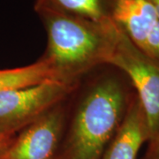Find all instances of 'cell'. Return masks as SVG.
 Returning a JSON list of instances; mask_svg holds the SVG:
<instances>
[{
    "instance_id": "7c38bea8",
    "label": "cell",
    "mask_w": 159,
    "mask_h": 159,
    "mask_svg": "<svg viewBox=\"0 0 159 159\" xmlns=\"http://www.w3.org/2000/svg\"><path fill=\"white\" fill-rule=\"evenodd\" d=\"M15 135L6 134L0 132V157L5 154L8 148L10 147Z\"/></svg>"
},
{
    "instance_id": "9c48e42d",
    "label": "cell",
    "mask_w": 159,
    "mask_h": 159,
    "mask_svg": "<svg viewBox=\"0 0 159 159\" xmlns=\"http://www.w3.org/2000/svg\"><path fill=\"white\" fill-rule=\"evenodd\" d=\"M34 10L52 11L102 22L108 20L106 0H35Z\"/></svg>"
},
{
    "instance_id": "5b68a950",
    "label": "cell",
    "mask_w": 159,
    "mask_h": 159,
    "mask_svg": "<svg viewBox=\"0 0 159 159\" xmlns=\"http://www.w3.org/2000/svg\"><path fill=\"white\" fill-rule=\"evenodd\" d=\"M66 119L65 102L17 134L0 159H55Z\"/></svg>"
},
{
    "instance_id": "52a82bcc",
    "label": "cell",
    "mask_w": 159,
    "mask_h": 159,
    "mask_svg": "<svg viewBox=\"0 0 159 159\" xmlns=\"http://www.w3.org/2000/svg\"><path fill=\"white\" fill-rule=\"evenodd\" d=\"M150 138L147 116L135 94L102 159H136L142 144Z\"/></svg>"
},
{
    "instance_id": "8992f818",
    "label": "cell",
    "mask_w": 159,
    "mask_h": 159,
    "mask_svg": "<svg viewBox=\"0 0 159 159\" xmlns=\"http://www.w3.org/2000/svg\"><path fill=\"white\" fill-rule=\"evenodd\" d=\"M106 11L141 51L159 21L157 12L148 0H106Z\"/></svg>"
},
{
    "instance_id": "30bf717a",
    "label": "cell",
    "mask_w": 159,
    "mask_h": 159,
    "mask_svg": "<svg viewBox=\"0 0 159 159\" xmlns=\"http://www.w3.org/2000/svg\"><path fill=\"white\" fill-rule=\"evenodd\" d=\"M142 51L153 60L159 63V21L148 36Z\"/></svg>"
},
{
    "instance_id": "277c9868",
    "label": "cell",
    "mask_w": 159,
    "mask_h": 159,
    "mask_svg": "<svg viewBox=\"0 0 159 159\" xmlns=\"http://www.w3.org/2000/svg\"><path fill=\"white\" fill-rule=\"evenodd\" d=\"M107 65L129 80L145 111L152 137L159 126V63L134 45L119 28Z\"/></svg>"
},
{
    "instance_id": "3957f363",
    "label": "cell",
    "mask_w": 159,
    "mask_h": 159,
    "mask_svg": "<svg viewBox=\"0 0 159 159\" xmlns=\"http://www.w3.org/2000/svg\"><path fill=\"white\" fill-rule=\"evenodd\" d=\"M78 82L59 80L0 92V132L16 135L74 93Z\"/></svg>"
},
{
    "instance_id": "7a4b0ae2",
    "label": "cell",
    "mask_w": 159,
    "mask_h": 159,
    "mask_svg": "<svg viewBox=\"0 0 159 159\" xmlns=\"http://www.w3.org/2000/svg\"><path fill=\"white\" fill-rule=\"evenodd\" d=\"M47 33L48 60L59 79L78 82L80 77L107 65L119 27L109 18L97 22L52 11L37 13Z\"/></svg>"
},
{
    "instance_id": "4fadbf2b",
    "label": "cell",
    "mask_w": 159,
    "mask_h": 159,
    "mask_svg": "<svg viewBox=\"0 0 159 159\" xmlns=\"http://www.w3.org/2000/svg\"><path fill=\"white\" fill-rule=\"evenodd\" d=\"M148 1L154 6V8L156 9L159 17V0H148Z\"/></svg>"
},
{
    "instance_id": "6da1fadb",
    "label": "cell",
    "mask_w": 159,
    "mask_h": 159,
    "mask_svg": "<svg viewBox=\"0 0 159 159\" xmlns=\"http://www.w3.org/2000/svg\"><path fill=\"white\" fill-rule=\"evenodd\" d=\"M135 94L124 74L97 80L81 98L55 159H102Z\"/></svg>"
},
{
    "instance_id": "8fae6325",
    "label": "cell",
    "mask_w": 159,
    "mask_h": 159,
    "mask_svg": "<svg viewBox=\"0 0 159 159\" xmlns=\"http://www.w3.org/2000/svg\"><path fill=\"white\" fill-rule=\"evenodd\" d=\"M148 142V148L142 159H159V126Z\"/></svg>"
},
{
    "instance_id": "ba28073f",
    "label": "cell",
    "mask_w": 159,
    "mask_h": 159,
    "mask_svg": "<svg viewBox=\"0 0 159 159\" xmlns=\"http://www.w3.org/2000/svg\"><path fill=\"white\" fill-rule=\"evenodd\" d=\"M61 80L45 58L34 64L10 69H0V92L39 84L46 80Z\"/></svg>"
}]
</instances>
